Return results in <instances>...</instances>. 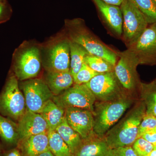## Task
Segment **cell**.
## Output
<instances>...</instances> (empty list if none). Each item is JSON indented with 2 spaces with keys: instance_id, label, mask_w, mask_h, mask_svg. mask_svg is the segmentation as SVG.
Listing matches in <instances>:
<instances>
[{
  "instance_id": "8fae6325",
  "label": "cell",
  "mask_w": 156,
  "mask_h": 156,
  "mask_svg": "<svg viewBox=\"0 0 156 156\" xmlns=\"http://www.w3.org/2000/svg\"><path fill=\"white\" fill-rule=\"evenodd\" d=\"M128 48L134 53L139 65H156V23L149 24L136 41Z\"/></svg>"
},
{
  "instance_id": "8992f818",
  "label": "cell",
  "mask_w": 156,
  "mask_h": 156,
  "mask_svg": "<svg viewBox=\"0 0 156 156\" xmlns=\"http://www.w3.org/2000/svg\"><path fill=\"white\" fill-rule=\"evenodd\" d=\"M53 101L61 108H76L88 110L95 114L96 98L86 84L75 85L61 94L54 96Z\"/></svg>"
},
{
  "instance_id": "d6986e66",
  "label": "cell",
  "mask_w": 156,
  "mask_h": 156,
  "mask_svg": "<svg viewBox=\"0 0 156 156\" xmlns=\"http://www.w3.org/2000/svg\"><path fill=\"white\" fill-rule=\"evenodd\" d=\"M50 129L55 130L65 117V110L56 105L52 99L46 102L41 112Z\"/></svg>"
},
{
  "instance_id": "8d00e7d4",
  "label": "cell",
  "mask_w": 156,
  "mask_h": 156,
  "mask_svg": "<svg viewBox=\"0 0 156 156\" xmlns=\"http://www.w3.org/2000/svg\"><path fill=\"white\" fill-rule=\"evenodd\" d=\"M2 154V147L1 146V144H0V156Z\"/></svg>"
},
{
  "instance_id": "d590c367",
  "label": "cell",
  "mask_w": 156,
  "mask_h": 156,
  "mask_svg": "<svg viewBox=\"0 0 156 156\" xmlns=\"http://www.w3.org/2000/svg\"><path fill=\"white\" fill-rule=\"evenodd\" d=\"M148 156H156V145L154 147L153 149L149 154Z\"/></svg>"
},
{
  "instance_id": "4fadbf2b",
  "label": "cell",
  "mask_w": 156,
  "mask_h": 156,
  "mask_svg": "<svg viewBox=\"0 0 156 156\" xmlns=\"http://www.w3.org/2000/svg\"><path fill=\"white\" fill-rule=\"evenodd\" d=\"M48 52L45 66L47 71L69 70L70 52L67 37L54 43Z\"/></svg>"
},
{
  "instance_id": "52a82bcc",
  "label": "cell",
  "mask_w": 156,
  "mask_h": 156,
  "mask_svg": "<svg viewBox=\"0 0 156 156\" xmlns=\"http://www.w3.org/2000/svg\"><path fill=\"white\" fill-rule=\"evenodd\" d=\"M15 58L14 70L17 80L23 81L33 79L38 75L41 67V52L36 46L23 49Z\"/></svg>"
},
{
  "instance_id": "cb8c5ba5",
  "label": "cell",
  "mask_w": 156,
  "mask_h": 156,
  "mask_svg": "<svg viewBox=\"0 0 156 156\" xmlns=\"http://www.w3.org/2000/svg\"><path fill=\"white\" fill-rule=\"evenodd\" d=\"M140 88L145 99L146 113L156 117V80L149 84L141 83Z\"/></svg>"
},
{
  "instance_id": "e575fe53",
  "label": "cell",
  "mask_w": 156,
  "mask_h": 156,
  "mask_svg": "<svg viewBox=\"0 0 156 156\" xmlns=\"http://www.w3.org/2000/svg\"><path fill=\"white\" fill-rule=\"evenodd\" d=\"M5 11V5L3 2L0 3V18L2 16Z\"/></svg>"
},
{
  "instance_id": "30bf717a",
  "label": "cell",
  "mask_w": 156,
  "mask_h": 156,
  "mask_svg": "<svg viewBox=\"0 0 156 156\" xmlns=\"http://www.w3.org/2000/svg\"><path fill=\"white\" fill-rule=\"evenodd\" d=\"M86 84L96 99L97 98L103 102L117 99L122 92V86L114 71L99 74Z\"/></svg>"
},
{
  "instance_id": "f35d334b",
  "label": "cell",
  "mask_w": 156,
  "mask_h": 156,
  "mask_svg": "<svg viewBox=\"0 0 156 156\" xmlns=\"http://www.w3.org/2000/svg\"><path fill=\"white\" fill-rule=\"evenodd\" d=\"M4 0H0V3L3 2Z\"/></svg>"
},
{
  "instance_id": "5b68a950",
  "label": "cell",
  "mask_w": 156,
  "mask_h": 156,
  "mask_svg": "<svg viewBox=\"0 0 156 156\" xmlns=\"http://www.w3.org/2000/svg\"><path fill=\"white\" fill-rule=\"evenodd\" d=\"M123 18V39L129 48L149 25L144 15L131 0H125L120 6Z\"/></svg>"
},
{
  "instance_id": "74e56055",
  "label": "cell",
  "mask_w": 156,
  "mask_h": 156,
  "mask_svg": "<svg viewBox=\"0 0 156 156\" xmlns=\"http://www.w3.org/2000/svg\"><path fill=\"white\" fill-rule=\"evenodd\" d=\"M152 2L153 3V4L154 5L156 6V0H151Z\"/></svg>"
},
{
  "instance_id": "9c48e42d",
  "label": "cell",
  "mask_w": 156,
  "mask_h": 156,
  "mask_svg": "<svg viewBox=\"0 0 156 156\" xmlns=\"http://www.w3.org/2000/svg\"><path fill=\"white\" fill-rule=\"evenodd\" d=\"M21 89L25 97L27 109L41 113L46 102L54 96L46 82L41 79L33 78L22 83Z\"/></svg>"
},
{
  "instance_id": "3957f363",
  "label": "cell",
  "mask_w": 156,
  "mask_h": 156,
  "mask_svg": "<svg viewBox=\"0 0 156 156\" xmlns=\"http://www.w3.org/2000/svg\"><path fill=\"white\" fill-rule=\"evenodd\" d=\"M131 104V100L126 98H117L101 103L94 111L95 134L102 137L119 121Z\"/></svg>"
},
{
  "instance_id": "44dd1931",
  "label": "cell",
  "mask_w": 156,
  "mask_h": 156,
  "mask_svg": "<svg viewBox=\"0 0 156 156\" xmlns=\"http://www.w3.org/2000/svg\"><path fill=\"white\" fill-rule=\"evenodd\" d=\"M55 130L68 146L73 156L82 143V139L80 134L69 126L65 117Z\"/></svg>"
},
{
  "instance_id": "4316f807",
  "label": "cell",
  "mask_w": 156,
  "mask_h": 156,
  "mask_svg": "<svg viewBox=\"0 0 156 156\" xmlns=\"http://www.w3.org/2000/svg\"><path fill=\"white\" fill-rule=\"evenodd\" d=\"M100 74L88 66L85 62L82 66L75 76L73 78L75 85H82L88 83L95 76Z\"/></svg>"
},
{
  "instance_id": "f546056e",
  "label": "cell",
  "mask_w": 156,
  "mask_h": 156,
  "mask_svg": "<svg viewBox=\"0 0 156 156\" xmlns=\"http://www.w3.org/2000/svg\"><path fill=\"white\" fill-rule=\"evenodd\" d=\"M112 156H139L130 146L112 149Z\"/></svg>"
},
{
  "instance_id": "ffe728a7",
  "label": "cell",
  "mask_w": 156,
  "mask_h": 156,
  "mask_svg": "<svg viewBox=\"0 0 156 156\" xmlns=\"http://www.w3.org/2000/svg\"><path fill=\"white\" fill-rule=\"evenodd\" d=\"M0 136L6 144L17 145L19 140L17 123L0 115Z\"/></svg>"
},
{
  "instance_id": "836d02e7",
  "label": "cell",
  "mask_w": 156,
  "mask_h": 156,
  "mask_svg": "<svg viewBox=\"0 0 156 156\" xmlns=\"http://www.w3.org/2000/svg\"><path fill=\"white\" fill-rule=\"evenodd\" d=\"M37 156H54L50 150L46 151Z\"/></svg>"
},
{
  "instance_id": "277c9868",
  "label": "cell",
  "mask_w": 156,
  "mask_h": 156,
  "mask_svg": "<svg viewBox=\"0 0 156 156\" xmlns=\"http://www.w3.org/2000/svg\"><path fill=\"white\" fill-rule=\"evenodd\" d=\"M24 95L15 75L9 78L0 95V113L18 122L26 110Z\"/></svg>"
},
{
  "instance_id": "83f0119b",
  "label": "cell",
  "mask_w": 156,
  "mask_h": 156,
  "mask_svg": "<svg viewBox=\"0 0 156 156\" xmlns=\"http://www.w3.org/2000/svg\"><path fill=\"white\" fill-rule=\"evenodd\" d=\"M154 146L140 137L133 144V148L139 156H148Z\"/></svg>"
},
{
  "instance_id": "7c38bea8",
  "label": "cell",
  "mask_w": 156,
  "mask_h": 156,
  "mask_svg": "<svg viewBox=\"0 0 156 156\" xmlns=\"http://www.w3.org/2000/svg\"><path fill=\"white\" fill-rule=\"evenodd\" d=\"M65 118L69 126L80 134L82 139L96 134L94 131V114L90 111L68 108L65 109Z\"/></svg>"
},
{
  "instance_id": "5bb4252c",
  "label": "cell",
  "mask_w": 156,
  "mask_h": 156,
  "mask_svg": "<svg viewBox=\"0 0 156 156\" xmlns=\"http://www.w3.org/2000/svg\"><path fill=\"white\" fill-rule=\"evenodd\" d=\"M19 140L28 136L49 132L50 130L46 120L41 114L27 109L17 122Z\"/></svg>"
},
{
  "instance_id": "d4e9b609",
  "label": "cell",
  "mask_w": 156,
  "mask_h": 156,
  "mask_svg": "<svg viewBox=\"0 0 156 156\" xmlns=\"http://www.w3.org/2000/svg\"><path fill=\"white\" fill-rule=\"evenodd\" d=\"M85 62L92 69L100 73L114 71L115 66L111 63L95 55H87L85 58Z\"/></svg>"
},
{
  "instance_id": "6da1fadb",
  "label": "cell",
  "mask_w": 156,
  "mask_h": 156,
  "mask_svg": "<svg viewBox=\"0 0 156 156\" xmlns=\"http://www.w3.org/2000/svg\"><path fill=\"white\" fill-rule=\"evenodd\" d=\"M65 25L69 41L80 45L91 55L103 58L115 66L118 53L98 38L87 27L83 20H68Z\"/></svg>"
},
{
  "instance_id": "7a4b0ae2",
  "label": "cell",
  "mask_w": 156,
  "mask_h": 156,
  "mask_svg": "<svg viewBox=\"0 0 156 156\" xmlns=\"http://www.w3.org/2000/svg\"><path fill=\"white\" fill-rule=\"evenodd\" d=\"M145 114V105H140L106 133L104 138L110 147L114 149L133 144L138 138L139 126Z\"/></svg>"
},
{
  "instance_id": "2e32d148",
  "label": "cell",
  "mask_w": 156,
  "mask_h": 156,
  "mask_svg": "<svg viewBox=\"0 0 156 156\" xmlns=\"http://www.w3.org/2000/svg\"><path fill=\"white\" fill-rule=\"evenodd\" d=\"M111 30L118 37L123 33V18L119 6L109 5L101 0H93Z\"/></svg>"
},
{
  "instance_id": "484cf974",
  "label": "cell",
  "mask_w": 156,
  "mask_h": 156,
  "mask_svg": "<svg viewBox=\"0 0 156 156\" xmlns=\"http://www.w3.org/2000/svg\"><path fill=\"white\" fill-rule=\"evenodd\" d=\"M144 15L149 24L156 23V7L151 0H131Z\"/></svg>"
},
{
  "instance_id": "e0dca14e",
  "label": "cell",
  "mask_w": 156,
  "mask_h": 156,
  "mask_svg": "<svg viewBox=\"0 0 156 156\" xmlns=\"http://www.w3.org/2000/svg\"><path fill=\"white\" fill-rule=\"evenodd\" d=\"M48 132L19 140L17 147L22 156H37L49 150Z\"/></svg>"
},
{
  "instance_id": "603a6c76",
  "label": "cell",
  "mask_w": 156,
  "mask_h": 156,
  "mask_svg": "<svg viewBox=\"0 0 156 156\" xmlns=\"http://www.w3.org/2000/svg\"><path fill=\"white\" fill-rule=\"evenodd\" d=\"M49 150L54 156H73L67 144L55 130L50 129L48 133Z\"/></svg>"
},
{
  "instance_id": "7402d4cb",
  "label": "cell",
  "mask_w": 156,
  "mask_h": 156,
  "mask_svg": "<svg viewBox=\"0 0 156 156\" xmlns=\"http://www.w3.org/2000/svg\"><path fill=\"white\" fill-rule=\"evenodd\" d=\"M70 52V71L74 77L85 62V58L89 55L86 49L76 43L69 41Z\"/></svg>"
},
{
  "instance_id": "ac0fdd59",
  "label": "cell",
  "mask_w": 156,
  "mask_h": 156,
  "mask_svg": "<svg viewBox=\"0 0 156 156\" xmlns=\"http://www.w3.org/2000/svg\"><path fill=\"white\" fill-rule=\"evenodd\" d=\"M45 82L54 96L61 94L74 83V79L69 70L47 71Z\"/></svg>"
},
{
  "instance_id": "1f68e13d",
  "label": "cell",
  "mask_w": 156,
  "mask_h": 156,
  "mask_svg": "<svg viewBox=\"0 0 156 156\" xmlns=\"http://www.w3.org/2000/svg\"><path fill=\"white\" fill-rule=\"evenodd\" d=\"M0 156H22L20 151L17 147L14 148L5 152Z\"/></svg>"
},
{
  "instance_id": "ba28073f",
  "label": "cell",
  "mask_w": 156,
  "mask_h": 156,
  "mask_svg": "<svg viewBox=\"0 0 156 156\" xmlns=\"http://www.w3.org/2000/svg\"><path fill=\"white\" fill-rule=\"evenodd\" d=\"M119 59L115 66L114 72L120 85L124 89L132 90L140 87L136 67L138 59L130 49L118 53Z\"/></svg>"
},
{
  "instance_id": "d6a6232c",
  "label": "cell",
  "mask_w": 156,
  "mask_h": 156,
  "mask_svg": "<svg viewBox=\"0 0 156 156\" xmlns=\"http://www.w3.org/2000/svg\"><path fill=\"white\" fill-rule=\"evenodd\" d=\"M101 1L109 5L120 6L125 0H101Z\"/></svg>"
},
{
  "instance_id": "9a60e30c",
  "label": "cell",
  "mask_w": 156,
  "mask_h": 156,
  "mask_svg": "<svg viewBox=\"0 0 156 156\" xmlns=\"http://www.w3.org/2000/svg\"><path fill=\"white\" fill-rule=\"evenodd\" d=\"M73 156H112V149L104 138L97 135L82 139Z\"/></svg>"
},
{
  "instance_id": "f1b7e54d",
  "label": "cell",
  "mask_w": 156,
  "mask_h": 156,
  "mask_svg": "<svg viewBox=\"0 0 156 156\" xmlns=\"http://www.w3.org/2000/svg\"><path fill=\"white\" fill-rule=\"evenodd\" d=\"M156 128V117L146 113L140 123L138 129V138L143 134Z\"/></svg>"
},
{
  "instance_id": "4dcf8cb0",
  "label": "cell",
  "mask_w": 156,
  "mask_h": 156,
  "mask_svg": "<svg viewBox=\"0 0 156 156\" xmlns=\"http://www.w3.org/2000/svg\"><path fill=\"white\" fill-rule=\"evenodd\" d=\"M141 137L155 146L156 145V128L146 132Z\"/></svg>"
}]
</instances>
